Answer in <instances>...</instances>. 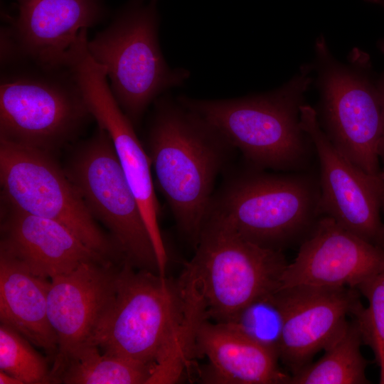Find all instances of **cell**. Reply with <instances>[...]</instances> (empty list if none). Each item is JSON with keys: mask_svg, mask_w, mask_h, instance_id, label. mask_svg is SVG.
<instances>
[{"mask_svg": "<svg viewBox=\"0 0 384 384\" xmlns=\"http://www.w3.org/2000/svg\"><path fill=\"white\" fill-rule=\"evenodd\" d=\"M51 369L31 341L11 327L0 324V370L23 384H50Z\"/></svg>", "mask_w": 384, "mask_h": 384, "instance_id": "obj_23", "label": "cell"}, {"mask_svg": "<svg viewBox=\"0 0 384 384\" xmlns=\"http://www.w3.org/2000/svg\"><path fill=\"white\" fill-rule=\"evenodd\" d=\"M311 70L302 67L289 82L265 93L223 100L176 98L217 129L247 164L273 171H309L316 154L301 126L300 110Z\"/></svg>", "mask_w": 384, "mask_h": 384, "instance_id": "obj_4", "label": "cell"}, {"mask_svg": "<svg viewBox=\"0 0 384 384\" xmlns=\"http://www.w3.org/2000/svg\"><path fill=\"white\" fill-rule=\"evenodd\" d=\"M50 279L33 274L0 252V321L54 361L58 340L48 316Z\"/></svg>", "mask_w": 384, "mask_h": 384, "instance_id": "obj_19", "label": "cell"}, {"mask_svg": "<svg viewBox=\"0 0 384 384\" xmlns=\"http://www.w3.org/2000/svg\"><path fill=\"white\" fill-rule=\"evenodd\" d=\"M379 48L384 54V39L379 43ZM376 85L379 92L382 111V131L378 146V155L381 163L382 174L384 177V73Z\"/></svg>", "mask_w": 384, "mask_h": 384, "instance_id": "obj_25", "label": "cell"}, {"mask_svg": "<svg viewBox=\"0 0 384 384\" xmlns=\"http://www.w3.org/2000/svg\"><path fill=\"white\" fill-rule=\"evenodd\" d=\"M0 252L49 279L84 262L111 261L64 225L25 212L1 198Z\"/></svg>", "mask_w": 384, "mask_h": 384, "instance_id": "obj_17", "label": "cell"}, {"mask_svg": "<svg viewBox=\"0 0 384 384\" xmlns=\"http://www.w3.org/2000/svg\"><path fill=\"white\" fill-rule=\"evenodd\" d=\"M361 332L356 321H348L325 347L324 354L297 373L288 384H368V362L363 356Z\"/></svg>", "mask_w": 384, "mask_h": 384, "instance_id": "obj_21", "label": "cell"}, {"mask_svg": "<svg viewBox=\"0 0 384 384\" xmlns=\"http://www.w3.org/2000/svg\"><path fill=\"white\" fill-rule=\"evenodd\" d=\"M284 321V313L277 290L255 299L223 324L278 354Z\"/></svg>", "mask_w": 384, "mask_h": 384, "instance_id": "obj_22", "label": "cell"}, {"mask_svg": "<svg viewBox=\"0 0 384 384\" xmlns=\"http://www.w3.org/2000/svg\"><path fill=\"white\" fill-rule=\"evenodd\" d=\"M384 265V247L373 245L322 216L288 263L280 289L295 286L356 287Z\"/></svg>", "mask_w": 384, "mask_h": 384, "instance_id": "obj_14", "label": "cell"}, {"mask_svg": "<svg viewBox=\"0 0 384 384\" xmlns=\"http://www.w3.org/2000/svg\"><path fill=\"white\" fill-rule=\"evenodd\" d=\"M73 73L92 118L109 135L122 169L138 202L160 265L168 261L159 229L160 206L151 173V161L137 137L134 125L120 107L108 83L105 68L90 55L87 48L75 56Z\"/></svg>", "mask_w": 384, "mask_h": 384, "instance_id": "obj_11", "label": "cell"}, {"mask_svg": "<svg viewBox=\"0 0 384 384\" xmlns=\"http://www.w3.org/2000/svg\"><path fill=\"white\" fill-rule=\"evenodd\" d=\"M368 305H360L352 317L358 324L363 342L372 349L380 368L379 383L384 384V265L356 288Z\"/></svg>", "mask_w": 384, "mask_h": 384, "instance_id": "obj_24", "label": "cell"}, {"mask_svg": "<svg viewBox=\"0 0 384 384\" xmlns=\"http://www.w3.org/2000/svg\"><path fill=\"white\" fill-rule=\"evenodd\" d=\"M15 9L1 29L20 60L47 68H68L82 32L107 14L103 0H15Z\"/></svg>", "mask_w": 384, "mask_h": 384, "instance_id": "obj_13", "label": "cell"}, {"mask_svg": "<svg viewBox=\"0 0 384 384\" xmlns=\"http://www.w3.org/2000/svg\"><path fill=\"white\" fill-rule=\"evenodd\" d=\"M122 264L87 262L50 279L47 309L58 340L55 359L90 341L114 301Z\"/></svg>", "mask_w": 384, "mask_h": 384, "instance_id": "obj_16", "label": "cell"}, {"mask_svg": "<svg viewBox=\"0 0 384 384\" xmlns=\"http://www.w3.org/2000/svg\"><path fill=\"white\" fill-rule=\"evenodd\" d=\"M53 383L147 384L154 370L135 361L102 352L85 343L53 361Z\"/></svg>", "mask_w": 384, "mask_h": 384, "instance_id": "obj_20", "label": "cell"}, {"mask_svg": "<svg viewBox=\"0 0 384 384\" xmlns=\"http://www.w3.org/2000/svg\"><path fill=\"white\" fill-rule=\"evenodd\" d=\"M365 1L377 4L381 6L383 9H384V0H365Z\"/></svg>", "mask_w": 384, "mask_h": 384, "instance_id": "obj_27", "label": "cell"}, {"mask_svg": "<svg viewBox=\"0 0 384 384\" xmlns=\"http://www.w3.org/2000/svg\"><path fill=\"white\" fill-rule=\"evenodd\" d=\"M0 384H23V383L17 378L3 370H0Z\"/></svg>", "mask_w": 384, "mask_h": 384, "instance_id": "obj_26", "label": "cell"}, {"mask_svg": "<svg viewBox=\"0 0 384 384\" xmlns=\"http://www.w3.org/2000/svg\"><path fill=\"white\" fill-rule=\"evenodd\" d=\"M284 313L279 359L294 375L312 362L361 305L356 289L295 286L279 289Z\"/></svg>", "mask_w": 384, "mask_h": 384, "instance_id": "obj_15", "label": "cell"}, {"mask_svg": "<svg viewBox=\"0 0 384 384\" xmlns=\"http://www.w3.org/2000/svg\"><path fill=\"white\" fill-rule=\"evenodd\" d=\"M317 119L334 147L366 174L384 180L378 155L382 111L378 90L370 75L368 58L353 55L346 65L331 55L323 37L315 46Z\"/></svg>", "mask_w": 384, "mask_h": 384, "instance_id": "obj_8", "label": "cell"}, {"mask_svg": "<svg viewBox=\"0 0 384 384\" xmlns=\"http://www.w3.org/2000/svg\"><path fill=\"white\" fill-rule=\"evenodd\" d=\"M195 249L177 280L187 340L202 321L227 324L255 299L279 290L288 264L282 251L260 247L210 220Z\"/></svg>", "mask_w": 384, "mask_h": 384, "instance_id": "obj_3", "label": "cell"}, {"mask_svg": "<svg viewBox=\"0 0 384 384\" xmlns=\"http://www.w3.org/2000/svg\"><path fill=\"white\" fill-rule=\"evenodd\" d=\"M89 343L152 368V383L176 380L188 363L178 281L123 263L114 301Z\"/></svg>", "mask_w": 384, "mask_h": 384, "instance_id": "obj_2", "label": "cell"}, {"mask_svg": "<svg viewBox=\"0 0 384 384\" xmlns=\"http://www.w3.org/2000/svg\"><path fill=\"white\" fill-rule=\"evenodd\" d=\"M92 118L73 71L27 60L1 67L0 139L53 155Z\"/></svg>", "mask_w": 384, "mask_h": 384, "instance_id": "obj_6", "label": "cell"}, {"mask_svg": "<svg viewBox=\"0 0 384 384\" xmlns=\"http://www.w3.org/2000/svg\"><path fill=\"white\" fill-rule=\"evenodd\" d=\"M300 122L316 150L322 215L356 236L384 247V180L373 177L343 157L321 129L316 110L303 105Z\"/></svg>", "mask_w": 384, "mask_h": 384, "instance_id": "obj_12", "label": "cell"}, {"mask_svg": "<svg viewBox=\"0 0 384 384\" xmlns=\"http://www.w3.org/2000/svg\"><path fill=\"white\" fill-rule=\"evenodd\" d=\"M72 151L63 169L93 218L109 230L126 262L160 274L149 230L108 134L97 126Z\"/></svg>", "mask_w": 384, "mask_h": 384, "instance_id": "obj_9", "label": "cell"}, {"mask_svg": "<svg viewBox=\"0 0 384 384\" xmlns=\"http://www.w3.org/2000/svg\"><path fill=\"white\" fill-rule=\"evenodd\" d=\"M246 165L214 193L206 221L267 249L299 246L323 216L319 171L269 172Z\"/></svg>", "mask_w": 384, "mask_h": 384, "instance_id": "obj_5", "label": "cell"}, {"mask_svg": "<svg viewBox=\"0 0 384 384\" xmlns=\"http://www.w3.org/2000/svg\"><path fill=\"white\" fill-rule=\"evenodd\" d=\"M159 1L129 0L87 41L89 53L105 68L114 98L134 126L158 97L183 85L191 75L185 68H171L164 57Z\"/></svg>", "mask_w": 384, "mask_h": 384, "instance_id": "obj_7", "label": "cell"}, {"mask_svg": "<svg viewBox=\"0 0 384 384\" xmlns=\"http://www.w3.org/2000/svg\"><path fill=\"white\" fill-rule=\"evenodd\" d=\"M0 182L1 198L30 214L64 225L105 258L124 261L53 155L0 139Z\"/></svg>", "mask_w": 384, "mask_h": 384, "instance_id": "obj_10", "label": "cell"}, {"mask_svg": "<svg viewBox=\"0 0 384 384\" xmlns=\"http://www.w3.org/2000/svg\"><path fill=\"white\" fill-rule=\"evenodd\" d=\"M153 105L147 153L179 231L196 247L216 179L227 169L236 150L176 97L166 92Z\"/></svg>", "mask_w": 384, "mask_h": 384, "instance_id": "obj_1", "label": "cell"}, {"mask_svg": "<svg viewBox=\"0 0 384 384\" xmlns=\"http://www.w3.org/2000/svg\"><path fill=\"white\" fill-rule=\"evenodd\" d=\"M193 353L206 356L203 383L214 384H288L290 374L278 365L279 356L223 324L203 321L190 342Z\"/></svg>", "mask_w": 384, "mask_h": 384, "instance_id": "obj_18", "label": "cell"}]
</instances>
